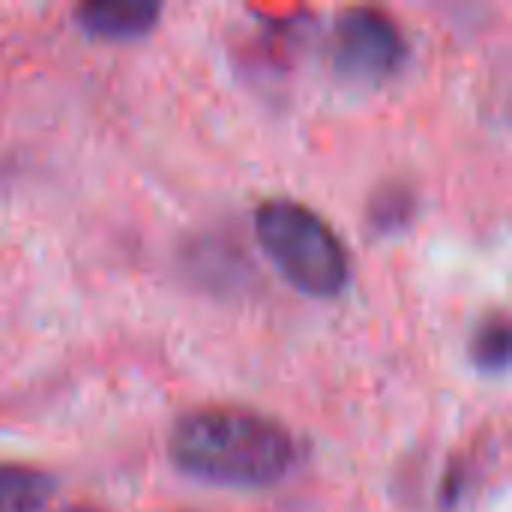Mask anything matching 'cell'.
I'll return each mask as SVG.
<instances>
[{
    "label": "cell",
    "mask_w": 512,
    "mask_h": 512,
    "mask_svg": "<svg viewBox=\"0 0 512 512\" xmlns=\"http://www.w3.org/2000/svg\"><path fill=\"white\" fill-rule=\"evenodd\" d=\"M411 57V45L396 18L372 6H351L333 24L330 60L339 78L357 87L393 81Z\"/></svg>",
    "instance_id": "3"
},
{
    "label": "cell",
    "mask_w": 512,
    "mask_h": 512,
    "mask_svg": "<svg viewBox=\"0 0 512 512\" xmlns=\"http://www.w3.org/2000/svg\"><path fill=\"white\" fill-rule=\"evenodd\" d=\"M468 354H471V363H474L483 375H504L512 357L510 318H507L504 312L486 315V318L474 327V333H471Z\"/></svg>",
    "instance_id": "6"
},
{
    "label": "cell",
    "mask_w": 512,
    "mask_h": 512,
    "mask_svg": "<svg viewBox=\"0 0 512 512\" xmlns=\"http://www.w3.org/2000/svg\"><path fill=\"white\" fill-rule=\"evenodd\" d=\"M162 18V3L156 0H90L75 9V24L108 42H129L147 36Z\"/></svg>",
    "instance_id": "4"
},
{
    "label": "cell",
    "mask_w": 512,
    "mask_h": 512,
    "mask_svg": "<svg viewBox=\"0 0 512 512\" xmlns=\"http://www.w3.org/2000/svg\"><path fill=\"white\" fill-rule=\"evenodd\" d=\"M168 456L177 471L201 483L264 489L291 474L297 441L261 411L204 405L177 417L168 435Z\"/></svg>",
    "instance_id": "1"
},
{
    "label": "cell",
    "mask_w": 512,
    "mask_h": 512,
    "mask_svg": "<svg viewBox=\"0 0 512 512\" xmlns=\"http://www.w3.org/2000/svg\"><path fill=\"white\" fill-rule=\"evenodd\" d=\"M54 495V477L18 462H0V512H42Z\"/></svg>",
    "instance_id": "5"
},
{
    "label": "cell",
    "mask_w": 512,
    "mask_h": 512,
    "mask_svg": "<svg viewBox=\"0 0 512 512\" xmlns=\"http://www.w3.org/2000/svg\"><path fill=\"white\" fill-rule=\"evenodd\" d=\"M417 216V192L402 180H390L372 192L366 207V219L378 234H399Z\"/></svg>",
    "instance_id": "7"
},
{
    "label": "cell",
    "mask_w": 512,
    "mask_h": 512,
    "mask_svg": "<svg viewBox=\"0 0 512 512\" xmlns=\"http://www.w3.org/2000/svg\"><path fill=\"white\" fill-rule=\"evenodd\" d=\"M63 512H99V510H93V507H66Z\"/></svg>",
    "instance_id": "8"
},
{
    "label": "cell",
    "mask_w": 512,
    "mask_h": 512,
    "mask_svg": "<svg viewBox=\"0 0 512 512\" xmlns=\"http://www.w3.org/2000/svg\"><path fill=\"white\" fill-rule=\"evenodd\" d=\"M255 237L294 291L315 300H333L348 288V246L312 207L291 198H267L255 210Z\"/></svg>",
    "instance_id": "2"
}]
</instances>
